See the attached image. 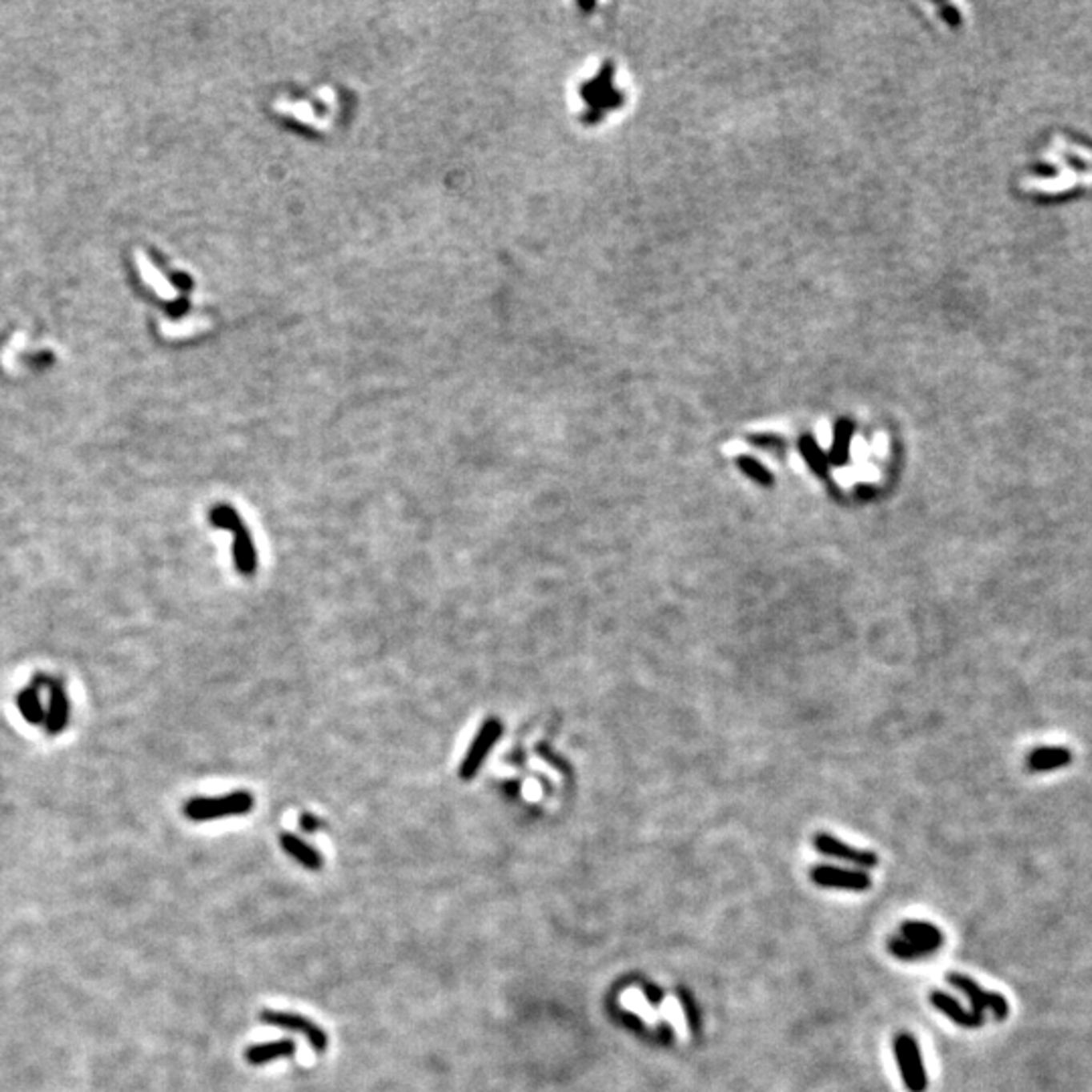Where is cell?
I'll use <instances>...</instances> for the list:
<instances>
[{"label": "cell", "instance_id": "cell-1", "mask_svg": "<svg viewBox=\"0 0 1092 1092\" xmlns=\"http://www.w3.org/2000/svg\"><path fill=\"white\" fill-rule=\"evenodd\" d=\"M1044 167L1052 168L1036 179V188H1072L1076 184H1088L1092 180V159L1086 150L1076 146H1054L1044 156Z\"/></svg>", "mask_w": 1092, "mask_h": 1092}, {"label": "cell", "instance_id": "cell-2", "mask_svg": "<svg viewBox=\"0 0 1092 1092\" xmlns=\"http://www.w3.org/2000/svg\"><path fill=\"white\" fill-rule=\"evenodd\" d=\"M253 795L249 791H233L221 797H197L184 805V815L192 821H209V819L245 815L253 809Z\"/></svg>", "mask_w": 1092, "mask_h": 1092}, {"label": "cell", "instance_id": "cell-3", "mask_svg": "<svg viewBox=\"0 0 1092 1092\" xmlns=\"http://www.w3.org/2000/svg\"><path fill=\"white\" fill-rule=\"evenodd\" d=\"M894 1056L898 1070H901L902 1082L909 1092H926L929 1078H926V1068L922 1062L921 1048L914 1040L913 1034H898L894 1040Z\"/></svg>", "mask_w": 1092, "mask_h": 1092}, {"label": "cell", "instance_id": "cell-4", "mask_svg": "<svg viewBox=\"0 0 1092 1092\" xmlns=\"http://www.w3.org/2000/svg\"><path fill=\"white\" fill-rule=\"evenodd\" d=\"M947 982L951 983L955 990L963 991L965 995L971 1002V1011L975 1016H983V1011L990 1010L991 1014L995 1016V1020H1006L1010 1016V1006H1007V999L1003 995L995 994V991H986L978 982H973L971 978L967 975H961V973H949Z\"/></svg>", "mask_w": 1092, "mask_h": 1092}, {"label": "cell", "instance_id": "cell-5", "mask_svg": "<svg viewBox=\"0 0 1092 1092\" xmlns=\"http://www.w3.org/2000/svg\"><path fill=\"white\" fill-rule=\"evenodd\" d=\"M500 737H502V725H500V721L488 718L482 725V729H480V733L476 734L474 743L470 745V751H468L464 763H461L460 775L464 781L474 779L476 773L480 771V767L484 765L486 757L490 755V751L494 749L496 741H498Z\"/></svg>", "mask_w": 1092, "mask_h": 1092}, {"label": "cell", "instance_id": "cell-6", "mask_svg": "<svg viewBox=\"0 0 1092 1092\" xmlns=\"http://www.w3.org/2000/svg\"><path fill=\"white\" fill-rule=\"evenodd\" d=\"M259 1020L263 1024L269 1026H278V1028L283 1030H291V1032H299L318 1054L326 1052L328 1048V1038L326 1034L318 1028L314 1022H310L307 1018L298 1016V1014H287V1011H273V1010H263L261 1011Z\"/></svg>", "mask_w": 1092, "mask_h": 1092}, {"label": "cell", "instance_id": "cell-7", "mask_svg": "<svg viewBox=\"0 0 1092 1092\" xmlns=\"http://www.w3.org/2000/svg\"><path fill=\"white\" fill-rule=\"evenodd\" d=\"M813 845L819 853L829 857H837L844 862L856 864L860 868H876L878 866V853L868 852V849H857L848 845L845 841L829 836V833H817L813 837Z\"/></svg>", "mask_w": 1092, "mask_h": 1092}, {"label": "cell", "instance_id": "cell-8", "mask_svg": "<svg viewBox=\"0 0 1092 1092\" xmlns=\"http://www.w3.org/2000/svg\"><path fill=\"white\" fill-rule=\"evenodd\" d=\"M811 880L824 888H844V890L864 892L872 886L870 874L864 870H845L836 866H815Z\"/></svg>", "mask_w": 1092, "mask_h": 1092}, {"label": "cell", "instance_id": "cell-9", "mask_svg": "<svg viewBox=\"0 0 1092 1092\" xmlns=\"http://www.w3.org/2000/svg\"><path fill=\"white\" fill-rule=\"evenodd\" d=\"M134 259H136V267H138V273H140V279L150 287V290L154 291V294L159 295V298H163V299H176L179 298V290H176V287L172 286V283L168 282L167 278H164V273L152 263V259L146 255V251H142V249H136V251H134Z\"/></svg>", "mask_w": 1092, "mask_h": 1092}, {"label": "cell", "instance_id": "cell-10", "mask_svg": "<svg viewBox=\"0 0 1092 1092\" xmlns=\"http://www.w3.org/2000/svg\"><path fill=\"white\" fill-rule=\"evenodd\" d=\"M930 1003L939 1011H943L953 1024L961 1026V1028H979L986 1022V1016H975L971 1010H965L955 998H951L945 991H933L930 994Z\"/></svg>", "mask_w": 1092, "mask_h": 1092}, {"label": "cell", "instance_id": "cell-11", "mask_svg": "<svg viewBox=\"0 0 1092 1092\" xmlns=\"http://www.w3.org/2000/svg\"><path fill=\"white\" fill-rule=\"evenodd\" d=\"M1072 753L1064 747H1042L1028 755L1026 767L1030 773H1048L1070 765Z\"/></svg>", "mask_w": 1092, "mask_h": 1092}, {"label": "cell", "instance_id": "cell-12", "mask_svg": "<svg viewBox=\"0 0 1092 1092\" xmlns=\"http://www.w3.org/2000/svg\"><path fill=\"white\" fill-rule=\"evenodd\" d=\"M235 538H233V560H235V567L241 575L251 576L255 575L257 571V551L255 544H253L251 532L247 530V526H241L239 530H235Z\"/></svg>", "mask_w": 1092, "mask_h": 1092}, {"label": "cell", "instance_id": "cell-13", "mask_svg": "<svg viewBox=\"0 0 1092 1092\" xmlns=\"http://www.w3.org/2000/svg\"><path fill=\"white\" fill-rule=\"evenodd\" d=\"M295 1054V1042L286 1038V1040H278V1042H265V1044H255L251 1048L245 1050V1060L253 1066H261V1064H267L271 1060L278 1058H291Z\"/></svg>", "mask_w": 1092, "mask_h": 1092}, {"label": "cell", "instance_id": "cell-14", "mask_svg": "<svg viewBox=\"0 0 1092 1092\" xmlns=\"http://www.w3.org/2000/svg\"><path fill=\"white\" fill-rule=\"evenodd\" d=\"M69 721V700L61 684H51V694H49V710L45 713V726L47 733L57 734L67 726Z\"/></svg>", "mask_w": 1092, "mask_h": 1092}, {"label": "cell", "instance_id": "cell-15", "mask_svg": "<svg viewBox=\"0 0 1092 1092\" xmlns=\"http://www.w3.org/2000/svg\"><path fill=\"white\" fill-rule=\"evenodd\" d=\"M279 844H282V848L286 849V853H290L295 862H299L303 868H307V870L318 872V870H322V866H324V860H322V856L318 853V849H314L311 845H307L306 841H302L299 837L291 836V833H282V837H279Z\"/></svg>", "mask_w": 1092, "mask_h": 1092}, {"label": "cell", "instance_id": "cell-16", "mask_svg": "<svg viewBox=\"0 0 1092 1092\" xmlns=\"http://www.w3.org/2000/svg\"><path fill=\"white\" fill-rule=\"evenodd\" d=\"M853 432H856V427H853L852 419H840L836 423V427H833V444L828 456L829 464L844 465L849 460V444H852Z\"/></svg>", "mask_w": 1092, "mask_h": 1092}, {"label": "cell", "instance_id": "cell-17", "mask_svg": "<svg viewBox=\"0 0 1092 1092\" xmlns=\"http://www.w3.org/2000/svg\"><path fill=\"white\" fill-rule=\"evenodd\" d=\"M901 937L902 939L914 941V943L937 945V947H943V933H941V929L939 926H934L933 922H926V921L902 922Z\"/></svg>", "mask_w": 1092, "mask_h": 1092}, {"label": "cell", "instance_id": "cell-18", "mask_svg": "<svg viewBox=\"0 0 1092 1092\" xmlns=\"http://www.w3.org/2000/svg\"><path fill=\"white\" fill-rule=\"evenodd\" d=\"M937 945H925V943H914V941L902 939V937H894V939L888 941V951L896 957V959L902 961H917L922 959V957H929L930 953H934Z\"/></svg>", "mask_w": 1092, "mask_h": 1092}, {"label": "cell", "instance_id": "cell-19", "mask_svg": "<svg viewBox=\"0 0 1092 1092\" xmlns=\"http://www.w3.org/2000/svg\"><path fill=\"white\" fill-rule=\"evenodd\" d=\"M799 452H801L803 460L807 461V465H809L815 474L821 476V478H828V472H829L828 470L829 468L828 456L821 452V448H819L817 441H815L813 437L803 436L801 440H799Z\"/></svg>", "mask_w": 1092, "mask_h": 1092}, {"label": "cell", "instance_id": "cell-20", "mask_svg": "<svg viewBox=\"0 0 1092 1092\" xmlns=\"http://www.w3.org/2000/svg\"><path fill=\"white\" fill-rule=\"evenodd\" d=\"M17 706L21 710L22 718L30 725H38V722H45V709L41 705V698H38V690L34 686L26 688L22 690L21 694L17 696Z\"/></svg>", "mask_w": 1092, "mask_h": 1092}, {"label": "cell", "instance_id": "cell-21", "mask_svg": "<svg viewBox=\"0 0 1092 1092\" xmlns=\"http://www.w3.org/2000/svg\"><path fill=\"white\" fill-rule=\"evenodd\" d=\"M209 328V322L203 318H187L183 322H160V334L167 338H188Z\"/></svg>", "mask_w": 1092, "mask_h": 1092}, {"label": "cell", "instance_id": "cell-22", "mask_svg": "<svg viewBox=\"0 0 1092 1092\" xmlns=\"http://www.w3.org/2000/svg\"><path fill=\"white\" fill-rule=\"evenodd\" d=\"M209 522L215 528L229 530V532H235V530H239L241 526H243L239 512H237L233 506H229V504H217V506L209 512Z\"/></svg>", "mask_w": 1092, "mask_h": 1092}, {"label": "cell", "instance_id": "cell-23", "mask_svg": "<svg viewBox=\"0 0 1092 1092\" xmlns=\"http://www.w3.org/2000/svg\"><path fill=\"white\" fill-rule=\"evenodd\" d=\"M737 465H738V470L743 472V474L747 476V478H751L753 482L759 484V486L771 488L773 484H775V478H773L771 472H769L767 468H765V465L761 464L759 460H755V457L741 456V457H738V460H737Z\"/></svg>", "mask_w": 1092, "mask_h": 1092}, {"label": "cell", "instance_id": "cell-24", "mask_svg": "<svg viewBox=\"0 0 1092 1092\" xmlns=\"http://www.w3.org/2000/svg\"><path fill=\"white\" fill-rule=\"evenodd\" d=\"M678 995H680V999H682V1007H684V1011H686V1020H688V1024H690L692 1032H698L700 1020H698V1010H696V1003L692 1002V998L686 994V991H678Z\"/></svg>", "mask_w": 1092, "mask_h": 1092}, {"label": "cell", "instance_id": "cell-25", "mask_svg": "<svg viewBox=\"0 0 1092 1092\" xmlns=\"http://www.w3.org/2000/svg\"><path fill=\"white\" fill-rule=\"evenodd\" d=\"M753 445L757 448H773V449H785V440L777 436H751L749 437Z\"/></svg>", "mask_w": 1092, "mask_h": 1092}, {"label": "cell", "instance_id": "cell-26", "mask_svg": "<svg viewBox=\"0 0 1092 1092\" xmlns=\"http://www.w3.org/2000/svg\"><path fill=\"white\" fill-rule=\"evenodd\" d=\"M644 994H645V998L649 999V1003H652L653 1007L660 1006L661 999H664V991H661L657 986H653V983H648V986H644Z\"/></svg>", "mask_w": 1092, "mask_h": 1092}, {"label": "cell", "instance_id": "cell-27", "mask_svg": "<svg viewBox=\"0 0 1092 1092\" xmlns=\"http://www.w3.org/2000/svg\"><path fill=\"white\" fill-rule=\"evenodd\" d=\"M299 825H302L303 832H316V829L320 828L322 824H320V821H318L316 817H314V815L302 813V817H299Z\"/></svg>", "mask_w": 1092, "mask_h": 1092}, {"label": "cell", "instance_id": "cell-28", "mask_svg": "<svg viewBox=\"0 0 1092 1092\" xmlns=\"http://www.w3.org/2000/svg\"><path fill=\"white\" fill-rule=\"evenodd\" d=\"M945 18H947L951 25H957V22H959V13H957L955 9H951V6H945Z\"/></svg>", "mask_w": 1092, "mask_h": 1092}]
</instances>
